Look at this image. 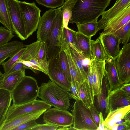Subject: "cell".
<instances>
[{
	"mask_svg": "<svg viewBox=\"0 0 130 130\" xmlns=\"http://www.w3.org/2000/svg\"><path fill=\"white\" fill-rule=\"evenodd\" d=\"M119 0H116V2H118V1H119Z\"/></svg>",
	"mask_w": 130,
	"mask_h": 130,
	"instance_id": "56",
	"label": "cell"
},
{
	"mask_svg": "<svg viewBox=\"0 0 130 130\" xmlns=\"http://www.w3.org/2000/svg\"><path fill=\"white\" fill-rule=\"evenodd\" d=\"M39 4L47 7L55 8L61 6L64 3V0H35Z\"/></svg>",
	"mask_w": 130,
	"mask_h": 130,
	"instance_id": "39",
	"label": "cell"
},
{
	"mask_svg": "<svg viewBox=\"0 0 130 130\" xmlns=\"http://www.w3.org/2000/svg\"><path fill=\"white\" fill-rule=\"evenodd\" d=\"M130 130V125L123 124L118 125L117 130Z\"/></svg>",
	"mask_w": 130,
	"mask_h": 130,
	"instance_id": "50",
	"label": "cell"
},
{
	"mask_svg": "<svg viewBox=\"0 0 130 130\" xmlns=\"http://www.w3.org/2000/svg\"><path fill=\"white\" fill-rule=\"evenodd\" d=\"M69 92L49 80L39 87L38 97L58 109L67 110L70 105Z\"/></svg>",
	"mask_w": 130,
	"mask_h": 130,
	"instance_id": "2",
	"label": "cell"
},
{
	"mask_svg": "<svg viewBox=\"0 0 130 130\" xmlns=\"http://www.w3.org/2000/svg\"><path fill=\"white\" fill-rule=\"evenodd\" d=\"M26 49L25 47L20 49L13 56L10 57L8 60L4 62L2 65L4 73L6 72L17 62L21 57Z\"/></svg>",
	"mask_w": 130,
	"mask_h": 130,
	"instance_id": "36",
	"label": "cell"
},
{
	"mask_svg": "<svg viewBox=\"0 0 130 130\" xmlns=\"http://www.w3.org/2000/svg\"><path fill=\"white\" fill-rule=\"evenodd\" d=\"M76 36V41L73 44L83 56L91 60L92 59L90 48L91 38L77 31Z\"/></svg>",
	"mask_w": 130,
	"mask_h": 130,
	"instance_id": "24",
	"label": "cell"
},
{
	"mask_svg": "<svg viewBox=\"0 0 130 130\" xmlns=\"http://www.w3.org/2000/svg\"><path fill=\"white\" fill-rule=\"evenodd\" d=\"M59 51L48 60V75L51 81L66 91H70L71 82L63 72L59 60Z\"/></svg>",
	"mask_w": 130,
	"mask_h": 130,
	"instance_id": "10",
	"label": "cell"
},
{
	"mask_svg": "<svg viewBox=\"0 0 130 130\" xmlns=\"http://www.w3.org/2000/svg\"><path fill=\"white\" fill-rule=\"evenodd\" d=\"M89 109L93 118L98 127L100 121L99 114V112L94 105V103H91Z\"/></svg>",
	"mask_w": 130,
	"mask_h": 130,
	"instance_id": "45",
	"label": "cell"
},
{
	"mask_svg": "<svg viewBox=\"0 0 130 130\" xmlns=\"http://www.w3.org/2000/svg\"><path fill=\"white\" fill-rule=\"evenodd\" d=\"M12 100L11 92L0 89V130L4 123Z\"/></svg>",
	"mask_w": 130,
	"mask_h": 130,
	"instance_id": "26",
	"label": "cell"
},
{
	"mask_svg": "<svg viewBox=\"0 0 130 130\" xmlns=\"http://www.w3.org/2000/svg\"><path fill=\"white\" fill-rule=\"evenodd\" d=\"M88 82L91 91L92 98L94 100V93L93 81L89 64V65L88 70Z\"/></svg>",
	"mask_w": 130,
	"mask_h": 130,
	"instance_id": "47",
	"label": "cell"
},
{
	"mask_svg": "<svg viewBox=\"0 0 130 130\" xmlns=\"http://www.w3.org/2000/svg\"><path fill=\"white\" fill-rule=\"evenodd\" d=\"M51 107L44 101L36 99L21 105L13 104L10 105L8 110L4 123L24 114L38 110L48 109Z\"/></svg>",
	"mask_w": 130,
	"mask_h": 130,
	"instance_id": "6",
	"label": "cell"
},
{
	"mask_svg": "<svg viewBox=\"0 0 130 130\" xmlns=\"http://www.w3.org/2000/svg\"><path fill=\"white\" fill-rule=\"evenodd\" d=\"M0 23L7 29L13 31L7 0H0Z\"/></svg>",
	"mask_w": 130,
	"mask_h": 130,
	"instance_id": "31",
	"label": "cell"
},
{
	"mask_svg": "<svg viewBox=\"0 0 130 130\" xmlns=\"http://www.w3.org/2000/svg\"><path fill=\"white\" fill-rule=\"evenodd\" d=\"M57 130H68V127H58Z\"/></svg>",
	"mask_w": 130,
	"mask_h": 130,
	"instance_id": "52",
	"label": "cell"
},
{
	"mask_svg": "<svg viewBox=\"0 0 130 130\" xmlns=\"http://www.w3.org/2000/svg\"><path fill=\"white\" fill-rule=\"evenodd\" d=\"M67 0H64L65 2Z\"/></svg>",
	"mask_w": 130,
	"mask_h": 130,
	"instance_id": "57",
	"label": "cell"
},
{
	"mask_svg": "<svg viewBox=\"0 0 130 130\" xmlns=\"http://www.w3.org/2000/svg\"><path fill=\"white\" fill-rule=\"evenodd\" d=\"M78 91L80 100L84 105L89 108L91 103H94L88 80H85L79 87Z\"/></svg>",
	"mask_w": 130,
	"mask_h": 130,
	"instance_id": "29",
	"label": "cell"
},
{
	"mask_svg": "<svg viewBox=\"0 0 130 130\" xmlns=\"http://www.w3.org/2000/svg\"><path fill=\"white\" fill-rule=\"evenodd\" d=\"M71 86L70 92L68 94L70 99H73L75 100H80L78 90L75 84L72 82H71Z\"/></svg>",
	"mask_w": 130,
	"mask_h": 130,
	"instance_id": "46",
	"label": "cell"
},
{
	"mask_svg": "<svg viewBox=\"0 0 130 130\" xmlns=\"http://www.w3.org/2000/svg\"><path fill=\"white\" fill-rule=\"evenodd\" d=\"M90 48L92 59L103 61L108 58L98 38L95 40H91Z\"/></svg>",
	"mask_w": 130,
	"mask_h": 130,
	"instance_id": "28",
	"label": "cell"
},
{
	"mask_svg": "<svg viewBox=\"0 0 130 130\" xmlns=\"http://www.w3.org/2000/svg\"><path fill=\"white\" fill-rule=\"evenodd\" d=\"M59 8H51L46 11L40 20L37 32V40L46 42L48 39L55 18Z\"/></svg>",
	"mask_w": 130,
	"mask_h": 130,
	"instance_id": "12",
	"label": "cell"
},
{
	"mask_svg": "<svg viewBox=\"0 0 130 130\" xmlns=\"http://www.w3.org/2000/svg\"><path fill=\"white\" fill-rule=\"evenodd\" d=\"M118 125L117 124H115L110 128V130H117Z\"/></svg>",
	"mask_w": 130,
	"mask_h": 130,
	"instance_id": "51",
	"label": "cell"
},
{
	"mask_svg": "<svg viewBox=\"0 0 130 130\" xmlns=\"http://www.w3.org/2000/svg\"><path fill=\"white\" fill-rule=\"evenodd\" d=\"M73 126L76 130H96L98 128L89 108L80 100H75L72 110Z\"/></svg>",
	"mask_w": 130,
	"mask_h": 130,
	"instance_id": "4",
	"label": "cell"
},
{
	"mask_svg": "<svg viewBox=\"0 0 130 130\" xmlns=\"http://www.w3.org/2000/svg\"><path fill=\"white\" fill-rule=\"evenodd\" d=\"M111 0H77L69 23L81 24L97 20Z\"/></svg>",
	"mask_w": 130,
	"mask_h": 130,
	"instance_id": "1",
	"label": "cell"
},
{
	"mask_svg": "<svg viewBox=\"0 0 130 130\" xmlns=\"http://www.w3.org/2000/svg\"><path fill=\"white\" fill-rule=\"evenodd\" d=\"M63 26V18L60 7L53 21L49 38L46 41L48 49V60L56 55L60 50L59 40Z\"/></svg>",
	"mask_w": 130,
	"mask_h": 130,
	"instance_id": "7",
	"label": "cell"
},
{
	"mask_svg": "<svg viewBox=\"0 0 130 130\" xmlns=\"http://www.w3.org/2000/svg\"><path fill=\"white\" fill-rule=\"evenodd\" d=\"M26 46L22 42L15 40L0 46V65Z\"/></svg>",
	"mask_w": 130,
	"mask_h": 130,
	"instance_id": "22",
	"label": "cell"
},
{
	"mask_svg": "<svg viewBox=\"0 0 130 130\" xmlns=\"http://www.w3.org/2000/svg\"><path fill=\"white\" fill-rule=\"evenodd\" d=\"M130 21V6L109 21L101 34L113 33Z\"/></svg>",
	"mask_w": 130,
	"mask_h": 130,
	"instance_id": "17",
	"label": "cell"
},
{
	"mask_svg": "<svg viewBox=\"0 0 130 130\" xmlns=\"http://www.w3.org/2000/svg\"><path fill=\"white\" fill-rule=\"evenodd\" d=\"M3 78V77L2 76H0V89L1 88V85Z\"/></svg>",
	"mask_w": 130,
	"mask_h": 130,
	"instance_id": "53",
	"label": "cell"
},
{
	"mask_svg": "<svg viewBox=\"0 0 130 130\" xmlns=\"http://www.w3.org/2000/svg\"><path fill=\"white\" fill-rule=\"evenodd\" d=\"M97 20L82 24H76L77 32L87 36L91 38L98 32Z\"/></svg>",
	"mask_w": 130,
	"mask_h": 130,
	"instance_id": "32",
	"label": "cell"
},
{
	"mask_svg": "<svg viewBox=\"0 0 130 130\" xmlns=\"http://www.w3.org/2000/svg\"><path fill=\"white\" fill-rule=\"evenodd\" d=\"M109 91L108 83L104 73L101 91L95 96L97 98L98 107L100 112L102 113L104 120L108 114L107 103Z\"/></svg>",
	"mask_w": 130,
	"mask_h": 130,
	"instance_id": "20",
	"label": "cell"
},
{
	"mask_svg": "<svg viewBox=\"0 0 130 130\" xmlns=\"http://www.w3.org/2000/svg\"><path fill=\"white\" fill-rule=\"evenodd\" d=\"M27 68L22 63L17 62L12 67L2 76L4 77L6 75L20 70L25 71Z\"/></svg>",
	"mask_w": 130,
	"mask_h": 130,
	"instance_id": "41",
	"label": "cell"
},
{
	"mask_svg": "<svg viewBox=\"0 0 130 130\" xmlns=\"http://www.w3.org/2000/svg\"><path fill=\"white\" fill-rule=\"evenodd\" d=\"M39 87L36 79L25 75L12 91L13 104L19 105L30 102L38 96Z\"/></svg>",
	"mask_w": 130,
	"mask_h": 130,
	"instance_id": "3",
	"label": "cell"
},
{
	"mask_svg": "<svg viewBox=\"0 0 130 130\" xmlns=\"http://www.w3.org/2000/svg\"><path fill=\"white\" fill-rule=\"evenodd\" d=\"M43 119L45 123L59 127H69L73 125V123L72 114L67 110L56 108H50L44 112Z\"/></svg>",
	"mask_w": 130,
	"mask_h": 130,
	"instance_id": "9",
	"label": "cell"
},
{
	"mask_svg": "<svg viewBox=\"0 0 130 130\" xmlns=\"http://www.w3.org/2000/svg\"><path fill=\"white\" fill-rule=\"evenodd\" d=\"M105 61L92 60L89 64L93 81L94 96L100 92L105 71Z\"/></svg>",
	"mask_w": 130,
	"mask_h": 130,
	"instance_id": "16",
	"label": "cell"
},
{
	"mask_svg": "<svg viewBox=\"0 0 130 130\" xmlns=\"http://www.w3.org/2000/svg\"><path fill=\"white\" fill-rule=\"evenodd\" d=\"M17 62L22 63L27 69L31 70L36 74H38L40 71L43 73V71L40 67L32 64L29 61L22 60L19 59Z\"/></svg>",
	"mask_w": 130,
	"mask_h": 130,
	"instance_id": "43",
	"label": "cell"
},
{
	"mask_svg": "<svg viewBox=\"0 0 130 130\" xmlns=\"http://www.w3.org/2000/svg\"><path fill=\"white\" fill-rule=\"evenodd\" d=\"M113 33L117 37L122 44L128 43L130 40V21Z\"/></svg>",
	"mask_w": 130,
	"mask_h": 130,
	"instance_id": "34",
	"label": "cell"
},
{
	"mask_svg": "<svg viewBox=\"0 0 130 130\" xmlns=\"http://www.w3.org/2000/svg\"><path fill=\"white\" fill-rule=\"evenodd\" d=\"M23 21L27 38L38 29L41 10L34 2L19 1Z\"/></svg>",
	"mask_w": 130,
	"mask_h": 130,
	"instance_id": "5",
	"label": "cell"
},
{
	"mask_svg": "<svg viewBox=\"0 0 130 130\" xmlns=\"http://www.w3.org/2000/svg\"><path fill=\"white\" fill-rule=\"evenodd\" d=\"M120 89L124 93L130 95V83L123 84L120 88Z\"/></svg>",
	"mask_w": 130,
	"mask_h": 130,
	"instance_id": "49",
	"label": "cell"
},
{
	"mask_svg": "<svg viewBox=\"0 0 130 130\" xmlns=\"http://www.w3.org/2000/svg\"><path fill=\"white\" fill-rule=\"evenodd\" d=\"M130 6V0H120L116 2L111 8L103 12L101 15V18L97 21V30L98 32L103 29L109 21L125 8Z\"/></svg>",
	"mask_w": 130,
	"mask_h": 130,
	"instance_id": "14",
	"label": "cell"
},
{
	"mask_svg": "<svg viewBox=\"0 0 130 130\" xmlns=\"http://www.w3.org/2000/svg\"><path fill=\"white\" fill-rule=\"evenodd\" d=\"M46 109L37 111L16 117L4 123L1 130H12L19 125L32 120H36L44 113Z\"/></svg>",
	"mask_w": 130,
	"mask_h": 130,
	"instance_id": "19",
	"label": "cell"
},
{
	"mask_svg": "<svg viewBox=\"0 0 130 130\" xmlns=\"http://www.w3.org/2000/svg\"><path fill=\"white\" fill-rule=\"evenodd\" d=\"M3 74H2V73H1V71L0 70V76H2V75H3Z\"/></svg>",
	"mask_w": 130,
	"mask_h": 130,
	"instance_id": "55",
	"label": "cell"
},
{
	"mask_svg": "<svg viewBox=\"0 0 130 130\" xmlns=\"http://www.w3.org/2000/svg\"><path fill=\"white\" fill-rule=\"evenodd\" d=\"M105 74L108 83L109 90L120 88L123 84L119 79L115 64V60L108 58L105 60Z\"/></svg>",
	"mask_w": 130,
	"mask_h": 130,
	"instance_id": "18",
	"label": "cell"
},
{
	"mask_svg": "<svg viewBox=\"0 0 130 130\" xmlns=\"http://www.w3.org/2000/svg\"><path fill=\"white\" fill-rule=\"evenodd\" d=\"M14 33L12 31L0 26V46L7 43L14 37Z\"/></svg>",
	"mask_w": 130,
	"mask_h": 130,
	"instance_id": "38",
	"label": "cell"
},
{
	"mask_svg": "<svg viewBox=\"0 0 130 130\" xmlns=\"http://www.w3.org/2000/svg\"><path fill=\"white\" fill-rule=\"evenodd\" d=\"M77 0H67L60 7L63 18V26L66 28L72 16V10Z\"/></svg>",
	"mask_w": 130,
	"mask_h": 130,
	"instance_id": "33",
	"label": "cell"
},
{
	"mask_svg": "<svg viewBox=\"0 0 130 130\" xmlns=\"http://www.w3.org/2000/svg\"><path fill=\"white\" fill-rule=\"evenodd\" d=\"M62 50L65 52L67 57L71 77V82H73L75 84L78 90L79 86L85 80L74 62L71 54L69 45Z\"/></svg>",
	"mask_w": 130,
	"mask_h": 130,
	"instance_id": "21",
	"label": "cell"
},
{
	"mask_svg": "<svg viewBox=\"0 0 130 130\" xmlns=\"http://www.w3.org/2000/svg\"><path fill=\"white\" fill-rule=\"evenodd\" d=\"M129 111L130 105L110 111L104 120V130H110L117 122L122 118Z\"/></svg>",
	"mask_w": 130,
	"mask_h": 130,
	"instance_id": "25",
	"label": "cell"
},
{
	"mask_svg": "<svg viewBox=\"0 0 130 130\" xmlns=\"http://www.w3.org/2000/svg\"><path fill=\"white\" fill-rule=\"evenodd\" d=\"M76 32L70 28H66L63 26L59 40L61 49L63 50L70 44H74L76 40Z\"/></svg>",
	"mask_w": 130,
	"mask_h": 130,
	"instance_id": "27",
	"label": "cell"
},
{
	"mask_svg": "<svg viewBox=\"0 0 130 130\" xmlns=\"http://www.w3.org/2000/svg\"><path fill=\"white\" fill-rule=\"evenodd\" d=\"M25 75V71L20 70L3 77L1 88L11 93Z\"/></svg>",
	"mask_w": 130,
	"mask_h": 130,
	"instance_id": "23",
	"label": "cell"
},
{
	"mask_svg": "<svg viewBox=\"0 0 130 130\" xmlns=\"http://www.w3.org/2000/svg\"><path fill=\"white\" fill-rule=\"evenodd\" d=\"M100 121L98 127L96 130H104L105 128V125L104 123V119L102 112H99Z\"/></svg>",
	"mask_w": 130,
	"mask_h": 130,
	"instance_id": "48",
	"label": "cell"
},
{
	"mask_svg": "<svg viewBox=\"0 0 130 130\" xmlns=\"http://www.w3.org/2000/svg\"><path fill=\"white\" fill-rule=\"evenodd\" d=\"M42 42L37 40L30 44L26 45V49L19 59L29 61L32 59H39L38 54Z\"/></svg>",
	"mask_w": 130,
	"mask_h": 130,
	"instance_id": "30",
	"label": "cell"
},
{
	"mask_svg": "<svg viewBox=\"0 0 130 130\" xmlns=\"http://www.w3.org/2000/svg\"><path fill=\"white\" fill-rule=\"evenodd\" d=\"M130 105V95L121 90L120 88L109 91L108 97V113L118 108Z\"/></svg>",
	"mask_w": 130,
	"mask_h": 130,
	"instance_id": "15",
	"label": "cell"
},
{
	"mask_svg": "<svg viewBox=\"0 0 130 130\" xmlns=\"http://www.w3.org/2000/svg\"><path fill=\"white\" fill-rule=\"evenodd\" d=\"M76 130V129L73 126H70V127H68V130Z\"/></svg>",
	"mask_w": 130,
	"mask_h": 130,
	"instance_id": "54",
	"label": "cell"
},
{
	"mask_svg": "<svg viewBox=\"0 0 130 130\" xmlns=\"http://www.w3.org/2000/svg\"><path fill=\"white\" fill-rule=\"evenodd\" d=\"M59 60L63 72L68 80L71 82V77L67 57L65 52L61 49L59 51Z\"/></svg>",
	"mask_w": 130,
	"mask_h": 130,
	"instance_id": "35",
	"label": "cell"
},
{
	"mask_svg": "<svg viewBox=\"0 0 130 130\" xmlns=\"http://www.w3.org/2000/svg\"><path fill=\"white\" fill-rule=\"evenodd\" d=\"M48 49L46 42H42L38 52L39 58L43 60H48Z\"/></svg>",
	"mask_w": 130,
	"mask_h": 130,
	"instance_id": "40",
	"label": "cell"
},
{
	"mask_svg": "<svg viewBox=\"0 0 130 130\" xmlns=\"http://www.w3.org/2000/svg\"><path fill=\"white\" fill-rule=\"evenodd\" d=\"M100 39L108 58L115 60L120 52V40L113 33L100 34Z\"/></svg>",
	"mask_w": 130,
	"mask_h": 130,
	"instance_id": "13",
	"label": "cell"
},
{
	"mask_svg": "<svg viewBox=\"0 0 130 130\" xmlns=\"http://www.w3.org/2000/svg\"><path fill=\"white\" fill-rule=\"evenodd\" d=\"M69 45L70 48L71 54L75 65L80 71L84 80H88V71L82 65L74 49L72 46Z\"/></svg>",
	"mask_w": 130,
	"mask_h": 130,
	"instance_id": "37",
	"label": "cell"
},
{
	"mask_svg": "<svg viewBox=\"0 0 130 130\" xmlns=\"http://www.w3.org/2000/svg\"><path fill=\"white\" fill-rule=\"evenodd\" d=\"M9 12L13 31L22 40L27 37L23 24L21 12L18 0H7Z\"/></svg>",
	"mask_w": 130,
	"mask_h": 130,
	"instance_id": "11",
	"label": "cell"
},
{
	"mask_svg": "<svg viewBox=\"0 0 130 130\" xmlns=\"http://www.w3.org/2000/svg\"><path fill=\"white\" fill-rule=\"evenodd\" d=\"M58 127L59 126L57 125L47 123L38 124L36 126L31 128L30 130H56Z\"/></svg>",
	"mask_w": 130,
	"mask_h": 130,
	"instance_id": "44",
	"label": "cell"
},
{
	"mask_svg": "<svg viewBox=\"0 0 130 130\" xmlns=\"http://www.w3.org/2000/svg\"><path fill=\"white\" fill-rule=\"evenodd\" d=\"M115 64L119 79L123 84L130 81V43L123 45Z\"/></svg>",
	"mask_w": 130,
	"mask_h": 130,
	"instance_id": "8",
	"label": "cell"
},
{
	"mask_svg": "<svg viewBox=\"0 0 130 130\" xmlns=\"http://www.w3.org/2000/svg\"><path fill=\"white\" fill-rule=\"evenodd\" d=\"M38 124L36 122V120H32L19 125L12 130H30L31 128L36 126Z\"/></svg>",
	"mask_w": 130,
	"mask_h": 130,
	"instance_id": "42",
	"label": "cell"
}]
</instances>
